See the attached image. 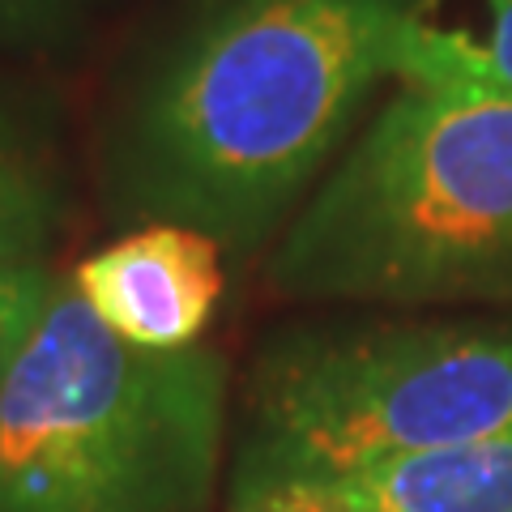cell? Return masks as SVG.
<instances>
[{
  "mask_svg": "<svg viewBox=\"0 0 512 512\" xmlns=\"http://www.w3.org/2000/svg\"><path fill=\"white\" fill-rule=\"evenodd\" d=\"M427 18L431 0H214L120 128V210L256 252L325 180Z\"/></svg>",
  "mask_w": 512,
  "mask_h": 512,
  "instance_id": "6da1fadb",
  "label": "cell"
},
{
  "mask_svg": "<svg viewBox=\"0 0 512 512\" xmlns=\"http://www.w3.org/2000/svg\"><path fill=\"white\" fill-rule=\"evenodd\" d=\"M303 303H512V94L402 86L269 252Z\"/></svg>",
  "mask_w": 512,
  "mask_h": 512,
  "instance_id": "7a4b0ae2",
  "label": "cell"
},
{
  "mask_svg": "<svg viewBox=\"0 0 512 512\" xmlns=\"http://www.w3.org/2000/svg\"><path fill=\"white\" fill-rule=\"evenodd\" d=\"M227 389L218 350L133 346L56 278L0 380V512H210Z\"/></svg>",
  "mask_w": 512,
  "mask_h": 512,
  "instance_id": "3957f363",
  "label": "cell"
},
{
  "mask_svg": "<svg viewBox=\"0 0 512 512\" xmlns=\"http://www.w3.org/2000/svg\"><path fill=\"white\" fill-rule=\"evenodd\" d=\"M512 423V325L291 333L256 359L235 487L342 478Z\"/></svg>",
  "mask_w": 512,
  "mask_h": 512,
  "instance_id": "277c9868",
  "label": "cell"
},
{
  "mask_svg": "<svg viewBox=\"0 0 512 512\" xmlns=\"http://www.w3.org/2000/svg\"><path fill=\"white\" fill-rule=\"evenodd\" d=\"M73 286L124 342L188 350L201 346L222 303V248L192 227L146 222L86 256Z\"/></svg>",
  "mask_w": 512,
  "mask_h": 512,
  "instance_id": "5b68a950",
  "label": "cell"
},
{
  "mask_svg": "<svg viewBox=\"0 0 512 512\" xmlns=\"http://www.w3.org/2000/svg\"><path fill=\"white\" fill-rule=\"evenodd\" d=\"M329 483L338 512H512V423Z\"/></svg>",
  "mask_w": 512,
  "mask_h": 512,
  "instance_id": "8992f818",
  "label": "cell"
},
{
  "mask_svg": "<svg viewBox=\"0 0 512 512\" xmlns=\"http://www.w3.org/2000/svg\"><path fill=\"white\" fill-rule=\"evenodd\" d=\"M397 77L406 86H431V90L512 94V0H487L483 39L444 30L427 18L414 30Z\"/></svg>",
  "mask_w": 512,
  "mask_h": 512,
  "instance_id": "52a82bcc",
  "label": "cell"
},
{
  "mask_svg": "<svg viewBox=\"0 0 512 512\" xmlns=\"http://www.w3.org/2000/svg\"><path fill=\"white\" fill-rule=\"evenodd\" d=\"M56 227V192L43 167L0 133V269L39 265Z\"/></svg>",
  "mask_w": 512,
  "mask_h": 512,
  "instance_id": "ba28073f",
  "label": "cell"
},
{
  "mask_svg": "<svg viewBox=\"0 0 512 512\" xmlns=\"http://www.w3.org/2000/svg\"><path fill=\"white\" fill-rule=\"evenodd\" d=\"M52 274L47 265H9L0 269V380H5L13 355L22 350L26 333L35 329L43 312V299L52 291Z\"/></svg>",
  "mask_w": 512,
  "mask_h": 512,
  "instance_id": "9c48e42d",
  "label": "cell"
},
{
  "mask_svg": "<svg viewBox=\"0 0 512 512\" xmlns=\"http://www.w3.org/2000/svg\"><path fill=\"white\" fill-rule=\"evenodd\" d=\"M90 0H0V47L43 43L69 30Z\"/></svg>",
  "mask_w": 512,
  "mask_h": 512,
  "instance_id": "30bf717a",
  "label": "cell"
},
{
  "mask_svg": "<svg viewBox=\"0 0 512 512\" xmlns=\"http://www.w3.org/2000/svg\"><path fill=\"white\" fill-rule=\"evenodd\" d=\"M231 512H338V500H333V483L291 478V483L235 487Z\"/></svg>",
  "mask_w": 512,
  "mask_h": 512,
  "instance_id": "8fae6325",
  "label": "cell"
}]
</instances>
